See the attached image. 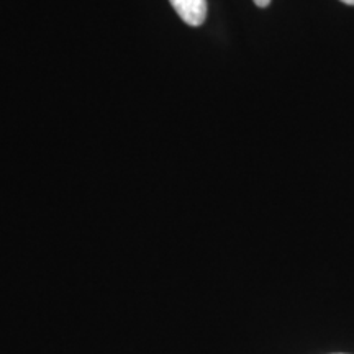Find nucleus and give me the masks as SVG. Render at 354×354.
I'll use <instances>...</instances> for the list:
<instances>
[{"label":"nucleus","mask_w":354,"mask_h":354,"mask_svg":"<svg viewBox=\"0 0 354 354\" xmlns=\"http://www.w3.org/2000/svg\"><path fill=\"white\" fill-rule=\"evenodd\" d=\"M177 15L190 26H201L207 19V0H169Z\"/></svg>","instance_id":"f257e3e1"},{"label":"nucleus","mask_w":354,"mask_h":354,"mask_svg":"<svg viewBox=\"0 0 354 354\" xmlns=\"http://www.w3.org/2000/svg\"><path fill=\"white\" fill-rule=\"evenodd\" d=\"M253 2H254L258 7L264 8V7H268L269 3H271V0H253Z\"/></svg>","instance_id":"f03ea898"},{"label":"nucleus","mask_w":354,"mask_h":354,"mask_svg":"<svg viewBox=\"0 0 354 354\" xmlns=\"http://www.w3.org/2000/svg\"><path fill=\"white\" fill-rule=\"evenodd\" d=\"M343 3H346V6H354V0H342Z\"/></svg>","instance_id":"7ed1b4c3"},{"label":"nucleus","mask_w":354,"mask_h":354,"mask_svg":"<svg viewBox=\"0 0 354 354\" xmlns=\"http://www.w3.org/2000/svg\"><path fill=\"white\" fill-rule=\"evenodd\" d=\"M336 354H342V353H336Z\"/></svg>","instance_id":"20e7f679"}]
</instances>
